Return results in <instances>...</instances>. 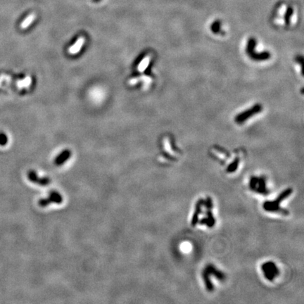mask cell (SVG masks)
<instances>
[{"label": "cell", "instance_id": "1", "mask_svg": "<svg viewBox=\"0 0 304 304\" xmlns=\"http://www.w3.org/2000/svg\"><path fill=\"white\" fill-rule=\"evenodd\" d=\"M63 196L57 191L51 192L49 196L45 199H42L38 201V204L41 207H46L51 203L60 204L63 202Z\"/></svg>", "mask_w": 304, "mask_h": 304}, {"label": "cell", "instance_id": "2", "mask_svg": "<svg viewBox=\"0 0 304 304\" xmlns=\"http://www.w3.org/2000/svg\"><path fill=\"white\" fill-rule=\"evenodd\" d=\"M27 178H28V179L31 182L41 185V186H47L51 182V180L49 178L39 177L36 172L33 170H31L27 173Z\"/></svg>", "mask_w": 304, "mask_h": 304}, {"label": "cell", "instance_id": "3", "mask_svg": "<svg viewBox=\"0 0 304 304\" xmlns=\"http://www.w3.org/2000/svg\"><path fill=\"white\" fill-rule=\"evenodd\" d=\"M85 42V39L83 38V37H80L78 39V40L76 41V42L74 44L73 46L69 48L68 52L70 53L71 54H76L80 52L81 48L82 47L83 45H84Z\"/></svg>", "mask_w": 304, "mask_h": 304}, {"label": "cell", "instance_id": "4", "mask_svg": "<svg viewBox=\"0 0 304 304\" xmlns=\"http://www.w3.org/2000/svg\"><path fill=\"white\" fill-rule=\"evenodd\" d=\"M69 157H70V152H68V151L64 152L57 159L55 160V164L57 165V166H61V165L64 164V163L66 161V160H68L69 159Z\"/></svg>", "mask_w": 304, "mask_h": 304}, {"label": "cell", "instance_id": "5", "mask_svg": "<svg viewBox=\"0 0 304 304\" xmlns=\"http://www.w3.org/2000/svg\"><path fill=\"white\" fill-rule=\"evenodd\" d=\"M151 58L150 57H146L144 58V59L141 60V61L140 63V64L138 65L137 67V70L140 73H142V72L145 71L146 69L147 68V67L148 66L150 63Z\"/></svg>", "mask_w": 304, "mask_h": 304}, {"label": "cell", "instance_id": "6", "mask_svg": "<svg viewBox=\"0 0 304 304\" xmlns=\"http://www.w3.org/2000/svg\"><path fill=\"white\" fill-rule=\"evenodd\" d=\"M35 18H36V15L35 14V13H31V14H30L26 18H25L24 21L22 22V24H20V27H21L22 29H26L27 27L32 24V21L35 20Z\"/></svg>", "mask_w": 304, "mask_h": 304}, {"label": "cell", "instance_id": "7", "mask_svg": "<svg viewBox=\"0 0 304 304\" xmlns=\"http://www.w3.org/2000/svg\"><path fill=\"white\" fill-rule=\"evenodd\" d=\"M31 77H26L24 80H19L17 82V86L19 88H24V87H29L30 85L31 84Z\"/></svg>", "mask_w": 304, "mask_h": 304}, {"label": "cell", "instance_id": "8", "mask_svg": "<svg viewBox=\"0 0 304 304\" xmlns=\"http://www.w3.org/2000/svg\"><path fill=\"white\" fill-rule=\"evenodd\" d=\"M294 13V9L291 7H288L287 9L286 12H285L284 14V21L285 24L287 25H289L290 24V19H291V17L292 14Z\"/></svg>", "mask_w": 304, "mask_h": 304}, {"label": "cell", "instance_id": "9", "mask_svg": "<svg viewBox=\"0 0 304 304\" xmlns=\"http://www.w3.org/2000/svg\"><path fill=\"white\" fill-rule=\"evenodd\" d=\"M211 31L215 33H218L219 31H220V22L218 20L213 22L212 25H211Z\"/></svg>", "mask_w": 304, "mask_h": 304}, {"label": "cell", "instance_id": "10", "mask_svg": "<svg viewBox=\"0 0 304 304\" xmlns=\"http://www.w3.org/2000/svg\"><path fill=\"white\" fill-rule=\"evenodd\" d=\"M11 78L9 77V75H2L0 76V86L2 85V83L3 81H10Z\"/></svg>", "mask_w": 304, "mask_h": 304}, {"label": "cell", "instance_id": "11", "mask_svg": "<svg viewBox=\"0 0 304 304\" xmlns=\"http://www.w3.org/2000/svg\"><path fill=\"white\" fill-rule=\"evenodd\" d=\"M5 143H6L5 137H4V136L0 137V144H1V145H4Z\"/></svg>", "mask_w": 304, "mask_h": 304}]
</instances>
